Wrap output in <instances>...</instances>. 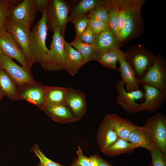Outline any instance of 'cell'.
<instances>
[{
	"mask_svg": "<svg viewBox=\"0 0 166 166\" xmlns=\"http://www.w3.org/2000/svg\"><path fill=\"white\" fill-rule=\"evenodd\" d=\"M144 0H129L124 22L119 34L123 46L142 34L144 24L141 14V8Z\"/></svg>",
	"mask_w": 166,
	"mask_h": 166,
	"instance_id": "1",
	"label": "cell"
},
{
	"mask_svg": "<svg viewBox=\"0 0 166 166\" xmlns=\"http://www.w3.org/2000/svg\"><path fill=\"white\" fill-rule=\"evenodd\" d=\"M46 10L30 31L29 48L33 64L39 62L48 53L46 45L48 29Z\"/></svg>",
	"mask_w": 166,
	"mask_h": 166,
	"instance_id": "2",
	"label": "cell"
},
{
	"mask_svg": "<svg viewBox=\"0 0 166 166\" xmlns=\"http://www.w3.org/2000/svg\"><path fill=\"white\" fill-rule=\"evenodd\" d=\"M53 33L49 52L39 62L46 71H54L65 69V39L58 28H56Z\"/></svg>",
	"mask_w": 166,
	"mask_h": 166,
	"instance_id": "3",
	"label": "cell"
},
{
	"mask_svg": "<svg viewBox=\"0 0 166 166\" xmlns=\"http://www.w3.org/2000/svg\"><path fill=\"white\" fill-rule=\"evenodd\" d=\"M71 9L69 4L63 0H49L46 10L48 30L53 32L58 28L64 37Z\"/></svg>",
	"mask_w": 166,
	"mask_h": 166,
	"instance_id": "4",
	"label": "cell"
},
{
	"mask_svg": "<svg viewBox=\"0 0 166 166\" xmlns=\"http://www.w3.org/2000/svg\"><path fill=\"white\" fill-rule=\"evenodd\" d=\"M149 140L166 155V117L163 113H156L148 117L141 126Z\"/></svg>",
	"mask_w": 166,
	"mask_h": 166,
	"instance_id": "5",
	"label": "cell"
},
{
	"mask_svg": "<svg viewBox=\"0 0 166 166\" xmlns=\"http://www.w3.org/2000/svg\"><path fill=\"white\" fill-rule=\"evenodd\" d=\"M156 55L143 45L131 46L125 52L124 58L134 71L140 81L153 63Z\"/></svg>",
	"mask_w": 166,
	"mask_h": 166,
	"instance_id": "6",
	"label": "cell"
},
{
	"mask_svg": "<svg viewBox=\"0 0 166 166\" xmlns=\"http://www.w3.org/2000/svg\"><path fill=\"white\" fill-rule=\"evenodd\" d=\"M140 84L150 85L166 93V61L160 53L156 55L153 63L140 81Z\"/></svg>",
	"mask_w": 166,
	"mask_h": 166,
	"instance_id": "7",
	"label": "cell"
},
{
	"mask_svg": "<svg viewBox=\"0 0 166 166\" xmlns=\"http://www.w3.org/2000/svg\"><path fill=\"white\" fill-rule=\"evenodd\" d=\"M4 26L21 49L26 59L28 65L31 69L33 64L29 48L30 30L25 24L8 18L5 21Z\"/></svg>",
	"mask_w": 166,
	"mask_h": 166,
	"instance_id": "8",
	"label": "cell"
},
{
	"mask_svg": "<svg viewBox=\"0 0 166 166\" xmlns=\"http://www.w3.org/2000/svg\"><path fill=\"white\" fill-rule=\"evenodd\" d=\"M36 2V0H15L8 18L25 24L30 30L37 13Z\"/></svg>",
	"mask_w": 166,
	"mask_h": 166,
	"instance_id": "9",
	"label": "cell"
},
{
	"mask_svg": "<svg viewBox=\"0 0 166 166\" xmlns=\"http://www.w3.org/2000/svg\"><path fill=\"white\" fill-rule=\"evenodd\" d=\"M46 85L34 80L18 86L16 100H23L41 109L45 106Z\"/></svg>",
	"mask_w": 166,
	"mask_h": 166,
	"instance_id": "10",
	"label": "cell"
},
{
	"mask_svg": "<svg viewBox=\"0 0 166 166\" xmlns=\"http://www.w3.org/2000/svg\"><path fill=\"white\" fill-rule=\"evenodd\" d=\"M116 90L118 93L116 101L127 113L132 114L139 113V103L136 101L144 98V91L141 89L128 92L124 87L121 80H117Z\"/></svg>",
	"mask_w": 166,
	"mask_h": 166,
	"instance_id": "11",
	"label": "cell"
},
{
	"mask_svg": "<svg viewBox=\"0 0 166 166\" xmlns=\"http://www.w3.org/2000/svg\"><path fill=\"white\" fill-rule=\"evenodd\" d=\"M0 44L1 53L11 60H16L22 66L31 70L28 65L26 59L21 49L12 35L5 30L4 26L0 27Z\"/></svg>",
	"mask_w": 166,
	"mask_h": 166,
	"instance_id": "12",
	"label": "cell"
},
{
	"mask_svg": "<svg viewBox=\"0 0 166 166\" xmlns=\"http://www.w3.org/2000/svg\"><path fill=\"white\" fill-rule=\"evenodd\" d=\"M144 90V101L139 104V113L146 111L153 113L159 109L166 102V93L147 84H141Z\"/></svg>",
	"mask_w": 166,
	"mask_h": 166,
	"instance_id": "13",
	"label": "cell"
},
{
	"mask_svg": "<svg viewBox=\"0 0 166 166\" xmlns=\"http://www.w3.org/2000/svg\"><path fill=\"white\" fill-rule=\"evenodd\" d=\"M0 67L3 69L18 86L34 80L31 70L21 66L3 53H0Z\"/></svg>",
	"mask_w": 166,
	"mask_h": 166,
	"instance_id": "14",
	"label": "cell"
},
{
	"mask_svg": "<svg viewBox=\"0 0 166 166\" xmlns=\"http://www.w3.org/2000/svg\"><path fill=\"white\" fill-rule=\"evenodd\" d=\"M65 105L79 120L84 116L86 110L85 93L81 91L69 88Z\"/></svg>",
	"mask_w": 166,
	"mask_h": 166,
	"instance_id": "15",
	"label": "cell"
},
{
	"mask_svg": "<svg viewBox=\"0 0 166 166\" xmlns=\"http://www.w3.org/2000/svg\"><path fill=\"white\" fill-rule=\"evenodd\" d=\"M119 138L114 131L107 115L100 124L97 135V141L102 152Z\"/></svg>",
	"mask_w": 166,
	"mask_h": 166,
	"instance_id": "16",
	"label": "cell"
},
{
	"mask_svg": "<svg viewBox=\"0 0 166 166\" xmlns=\"http://www.w3.org/2000/svg\"><path fill=\"white\" fill-rule=\"evenodd\" d=\"M92 45L98 56L108 51L120 49L122 46L120 39L110 30L95 35Z\"/></svg>",
	"mask_w": 166,
	"mask_h": 166,
	"instance_id": "17",
	"label": "cell"
},
{
	"mask_svg": "<svg viewBox=\"0 0 166 166\" xmlns=\"http://www.w3.org/2000/svg\"><path fill=\"white\" fill-rule=\"evenodd\" d=\"M42 110L52 120L59 123H69L78 121L64 104L45 106Z\"/></svg>",
	"mask_w": 166,
	"mask_h": 166,
	"instance_id": "18",
	"label": "cell"
},
{
	"mask_svg": "<svg viewBox=\"0 0 166 166\" xmlns=\"http://www.w3.org/2000/svg\"><path fill=\"white\" fill-rule=\"evenodd\" d=\"M64 48L66 54L65 69L72 76H74L83 66V57L81 54L65 40Z\"/></svg>",
	"mask_w": 166,
	"mask_h": 166,
	"instance_id": "19",
	"label": "cell"
},
{
	"mask_svg": "<svg viewBox=\"0 0 166 166\" xmlns=\"http://www.w3.org/2000/svg\"><path fill=\"white\" fill-rule=\"evenodd\" d=\"M106 115L119 138L127 140L131 133L139 127L117 114Z\"/></svg>",
	"mask_w": 166,
	"mask_h": 166,
	"instance_id": "20",
	"label": "cell"
},
{
	"mask_svg": "<svg viewBox=\"0 0 166 166\" xmlns=\"http://www.w3.org/2000/svg\"><path fill=\"white\" fill-rule=\"evenodd\" d=\"M119 62L120 66L118 71L120 73L121 80L124 83L126 91L129 92L140 89L139 80L129 64L124 58H121Z\"/></svg>",
	"mask_w": 166,
	"mask_h": 166,
	"instance_id": "21",
	"label": "cell"
},
{
	"mask_svg": "<svg viewBox=\"0 0 166 166\" xmlns=\"http://www.w3.org/2000/svg\"><path fill=\"white\" fill-rule=\"evenodd\" d=\"M69 89V88L46 85L44 106L58 104H65Z\"/></svg>",
	"mask_w": 166,
	"mask_h": 166,
	"instance_id": "22",
	"label": "cell"
},
{
	"mask_svg": "<svg viewBox=\"0 0 166 166\" xmlns=\"http://www.w3.org/2000/svg\"><path fill=\"white\" fill-rule=\"evenodd\" d=\"M101 0H81L71 8L69 16V22L73 23L81 17L88 15L89 12L100 4Z\"/></svg>",
	"mask_w": 166,
	"mask_h": 166,
	"instance_id": "23",
	"label": "cell"
},
{
	"mask_svg": "<svg viewBox=\"0 0 166 166\" xmlns=\"http://www.w3.org/2000/svg\"><path fill=\"white\" fill-rule=\"evenodd\" d=\"M125 52L120 49H115L105 52L98 55L96 61L104 67L117 70V62L123 58H124Z\"/></svg>",
	"mask_w": 166,
	"mask_h": 166,
	"instance_id": "24",
	"label": "cell"
},
{
	"mask_svg": "<svg viewBox=\"0 0 166 166\" xmlns=\"http://www.w3.org/2000/svg\"><path fill=\"white\" fill-rule=\"evenodd\" d=\"M18 86L6 71L0 67V92L3 96L16 100Z\"/></svg>",
	"mask_w": 166,
	"mask_h": 166,
	"instance_id": "25",
	"label": "cell"
},
{
	"mask_svg": "<svg viewBox=\"0 0 166 166\" xmlns=\"http://www.w3.org/2000/svg\"><path fill=\"white\" fill-rule=\"evenodd\" d=\"M137 148V146L128 140L119 138L102 152L106 155L116 156L123 153L132 152Z\"/></svg>",
	"mask_w": 166,
	"mask_h": 166,
	"instance_id": "26",
	"label": "cell"
},
{
	"mask_svg": "<svg viewBox=\"0 0 166 166\" xmlns=\"http://www.w3.org/2000/svg\"><path fill=\"white\" fill-rule=\"evenodd\" d=\"M70 44L83 56V66L90 61H96L98 55L92 45L85 43L76 38Z\"/></svg>",
	"mask_w": 166,
	"mask_h": 166,
	"instance_id": "27",
	"label": "cell"
},
{
	"mask_svg": "<svg viewBox=\"0 0 166 166\" xmlns=\"http://www.w3.org/2000/svg\"><path fill=\"white\" fill-rule=\"evenodd\" d=\"M127 140L137 146L138 148H145L149 152L156 147L143 132L141 126H139L131 133Z\"/></svg>",
	"mask_w": 166,
	"mask_h": 166,
	"instance_id": "28",
	"label": "cell"
},
{
	"mask_svg": "<svg viewBox=\"0 0 166 166\" xmlns=\"http://www.w3.org/2000/svg\"><path fill=\"white\" fill-rule=\"evenodd\" d=\"M109 10L108 25L113 34L119 38L118 29V11L115 0H106Z\"/></svg>",
	"mask_w": 166,
	"mask_h": 166,
	"instance_id": "29",
	"label": "cell"
},
{
	"mask_svg": "<svg viewBox=\"0 0 166 166\" xmlns=\"http://www.w3.org/2000/svg\"><path fill=\"white\" fill-rule=\"evenodd\" d=\"M88 16L89 18L96 19L107 24L109 18V10L106 0H102L100 4L89 12Z\"/></svg>",
	"mask_w": 166,
	"mask_h": 166,
	"instance_id": "30",
	"label": "cell"
},
{
	"mask_svg": "<svg viewBox=\"0 0 166 166\" xmlns=\"http://www.w3.org/2000/svg\"><path fill=\"white\" fill-rule=\"evenodd\" d=\"M118 11V29L120 33L124 22L129 0H115Z\"/></svg>",
	"mask_w": 166,
	"mask_h": 166,
	"instance_id": "31",
	"label": "cell"
},
{
	"mask_svg": "<svg viewBox=\"0 0 166 166\" xmlns=\"http://www.w3.org/2000/svg\"><path fill=\"white\" fill-rule=\"evenodd\" d=\"M32 150L40 160L39 164L36 166H63L46 157L40 150L38 144H34Z\"/></svg>",
	"mask_w": 166,
	"mask_h": 166,
	"instance_id": "32",
	"label": "cell"
},
{
	"mask_svg": "<svg viewBox=\"0 0 166 166\" xmlns=\"http://www.w3.org/2000/svg\"><path fill=\"white\" fill-rule=\"evenodd\" d=\"M151 156V166H166V155L157 147L150 151Z\"/></svg>",
	"mask_w": 166,
	"mask_h": 166,
	"instance_id": "33",
	"label": "cell"
},
{
	"mask_svg": "<svg viewBox=\"0 0 166 166\" xmlns=\"http://www.w3.org/2000/svg\"><path fill=\"white\" fill-rule=\"evenodd\" d=\"M14 0H0V27L4 26L5 21L9 17L10 8Z\"/></svg>",
	"mask_w": 166,
	"mask_h": 166,
	"instance_id": "34",
	"label": "cell"
},
{
	"mask_svg": "<svg viewBox=\"0 0 166 166\" xmlns=\"http://www.w3.org/2000/svg\"><path fill=\"white\" fill-rule=\"evenodd\" d=\"M89 20L88 16L85 15L77 18L72 23L76 30L75 38H78L82 35L89 24Z\"/></svg>",
	"mask_w": 166,
	"mask_h": 166,
	"instance_id": "35",
	"label": "cell"
},
{
	"mask_svg": "<svg viewBox=\"0 0 166 166\" xmlns=\"http://www.w3.org/2000/svg\"><path fill=\"white\" fill-rule=\"evenodd\" d=\"M89 20L90 25L95 35L109 30L108 24L105 22L93 18Z\"/></svg>",
	"mask_w": 166,
	"mask_h": 166,
	"instance_id": "36",
	"label": "cell"
},
{
	"mask_svg": "<svg viewBox=\"0 0 166 166\" xmlns=\"http://www.w3.org/2000/svg\"><path fill=\"white\" fill-rule=\"evenodd\" d=\"M95 36V35L89 23L83 33L78 39L85 43L92 45L94 40Z\"/></svg>",
	"mask_w": 166,
	"mask_h": 166,
	"instance_id": "37",
	"label": "cell"
},
{
	"mask_svg": "<svg viewBox=\"0 0 166 166\" xmlns=\"http://www.w3.org/2000/svg\"><path fill=\"white\" fill-rule=\"evenodd\" d=\"M76 153L77 158L75 160V164L80 166H89L90 161V157H88L84 155L79 145L78 146Z\"/></svg>",
	"mask_w": 166,
	"mask_h": 166,
	"instance_id": "38",
	"label": "cell"
},
{
	"mask_svg": "<svg viewBox=\"0 0 166 166\" xmlns=\"http://www.w3.org/2000/svg\"><path fill=\"white\" fill-rule=\"evenodd\" d=\"M49 0H36V7L37 11L40 12L42 16L45 10H46Z\"/></svg>",
	"mask_w": 166,
	"mask_h": 166,
	"instance_id": "39",
	"label": "cell"
},
{
	"mask_svg": "<svg viewBox=\"0 0 166 166\" xmlns=\"http://www.w3.org/2000/svg\"><path fill=\"white\" fill-rule=\"evenodd\" d=\"M97 157L98 166H112L108 162L103 159L97 154H95Z\"/></svg>",
	"mask_w": 166,
	"mask_h": 166,
	"instance_id": "40",
	"label": "cell"
},
{
	"mask_svg": "<svg viewBox=\"0 0 166 166\" xmlns=\"http://www.w3.org/2000/svg\"><path fill=\"white\" fill-rule=\"evenodd\" d=\"M89 166H98V163L96 155L91 156Z\"/></svg>",
	"mask_w": 166,
	"mask_h": 166,
	"instance_id": "41",
	"label": "cell"
},
{
	"mask_svg": "<svg viewBox=\"0 0 166 166\" xmlns=\"http://www.w3.org/2000/svg\"><path fill=\"white\" fill-rule=\"evenodd\" d=\"M70 166H80L77 165L75 164V161L74 162H73V163L71 164V165H70Z\"/></svg>",
	"mask_w": 166,
	"mask_h": 166,
	"instance_id": "42",
	"label": "cell"
},
{
	"mask_svg": "<svg viewBox=\"0 0 166 166\" xmlns=\"http://www.w3.org/2000/svg\"><path fill=\"white\" fill-rule=\"evenodd\" d=\"M3 96L2 95V93H1L0 92V101L1 100L2 97H3Z\"/></svg>",
	"mask_w": 166,
	"mask_h": 166,
	"instance_id": "43",
	"label": "cell"
},
{
	"mask_svg": "<svg viewBox=\"0 0 166 166\" xmlns=\"http://www.w3.org/2000/svg\"><path fill=\"white\" fill-rule=\"evenodd\" d=\"M0 53H1V51H0Z\"/></svg>",
	"mask_w": 166,
	"mask_h": 166,
	"instance_id": "44",
	"label": "cell"
},
{
	"mask_svg": "<svg viewBox=\"0 0 166 166\" xmlns=\"http://www.w3.org/2000/svg\"></svg>",
	"mask_w": 166,
	"mask_h": 166,
	"instance_id": "45",
	"label": "cell"
}]
</instances>
